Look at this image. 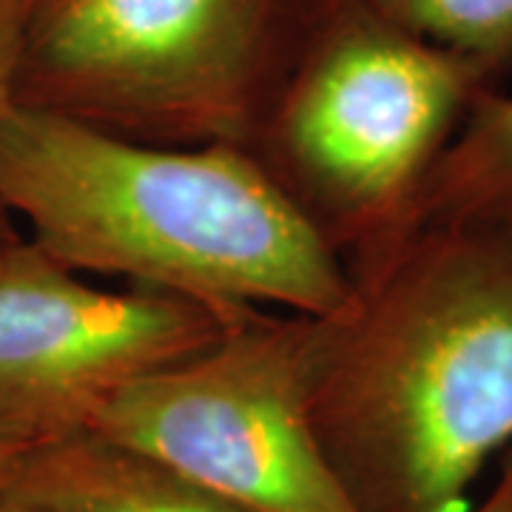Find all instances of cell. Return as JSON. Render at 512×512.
<instances>
[{"mask_svg": "<svg viewBox=\"0 0 512 512\" xmlns=\"http://www.w3.org/2000/svg\"><path fill=\"white\" fill-rule=\"evenodd\" d=\"M0 512H49V510H43V507H37V504H32V501H26V498H20V495L3 490V493H0Z\"/></svg>", "mask_w": 512, "mask_h": 512, "instance_id": "4fadbf2b", "label": "cell"}, {"mask_svg": "<svg viewBox=\"0 0 512 512\" xmlns=\"http://www.w3.org/2000/svg\"><path fill=\"white\" fill-rule=\"evenodd\" d=\"M32 0H0V120L18 106V72L23 29ZM18 234V225L0 205V237Z\"/></svg>", "mask_w": 512, "mask_h": 512, "instance_id": "30bf717a", "label": "cell"}, {"mask_svg": "<svg viewBox=\"0 0 512 512\" xmlns=\"http://www.w3.org/2000/svg\"><path fill=\"white\" fill-rule=\"evenodd\" d=\"M9 493L49 512H248L92 433L43 441Z\"/></svg>", "mask_w": 512, "mask_h": 512, "instance_id": "52a82bcc", "label": "cell"}, {"mask_svg": "<svg viewBox=\"0 0 512 512\" xmlns=\"http://www.w3.org/2000/svg\"><path fill=\"white\" fill-rule=\"evenodd\" d=\"M316 316L313 416L359 512H470L512 447V225L421 222Z\"/></svg>", "mask_w": 512, "mask_h": 512, "instance_id": "6da1fadb", "label": "cell"}, {"mask_svg": "<svg viewBox=\"0 0 512 512\" xmlns=\"http://www.w3.org/2000/svg\"><path fill=\"white\" fill-rule=\"evenodd\" d=\"M333 3H339V0H308V12L313 15H319L322 9H328V6H333Z\"/></svg>", "mask_w": 512, "mask_h": 512, "instance_id": "5bb4252c", "label": "cell"}, {"mask_svg": "<svg viewBox=\"0 0 512 512\" xmlns=\"http://www.w3.org/2000/svg\"><path fill=\"white\" fill-rule=\"evenodd\" d=\"M43 441L46 436H40L32 427L0 419V493L18 481L23 464Z\"/></svg>", "mask_w": 512, "mask_h": 512, "instance_id": "8fae6325", "label": "cell"}, {"mask_svg": "<svg viewBox=\"0 0 512 512\" xmlns=\"http://www.w3.org/2000/svg\"><path fill=\"white\" fill-rule=\"evenodd\" d=\"M316 316L256 311L131 382L92 433L248 512H359L313 416Z\"/></svg>", "mask_w": 512, "mask_h": 512, "instance_id": "5b68a950", "label": "cell"}, {"mask_svg": "<svg viewBox=\"0 0 512 512\" xmlns=\"http://www.w3.org/2000/svg\"><path fill=\"white\" fill-rule=\"evenodd\" d=\"M421 222L512 225V92L478 94L421 191Z\"/></svg>", "mask_w": 512, "mask_h": 512, "instance_id": "ba28073f", "label": "cell"}, {"mask_svg": "<svg viewBox=\"0 0 512 512\" xmlns=\"http://www.w3.org/2000/svg\"><path fill=\"white\" fill-rule=\"evenodd\" d=\"M470 512H512V447L495 464V478L490 490L478 495Z\"/></svg>", "mask_w": 512, "mask_h": 512, "instance_id": "7c38bea8", "label": "cell"}, {"mask_svg": "<svg viewBox=\"0 0 512 512\" xmlns=\"http://www.w3.org/2000/svg\"><path fill=\"white\" fill-rule=\"evenodd\" d=\"M245 316L177 293L100 288L32 237H0V419L46 439L86 433L114 393Z\"/></svg>", "mask_w": 512, "mask_h": 512, "instance_id": "8992f818", "label": "cell"}, {"mask_svg": "<svg viewBox=\"0 0 512 512\" xmlns=\"http://www.w3.org/2000/svg\"><path fill=\"white\" fill-rule=\"evenodd\" d=\"M0 205L72 271L228 316H330L353 274L251 146H157L55 111L0 120Z\"/></svg>", "mask_w": 512, "mask_h": 512, "instance_id": "7a4b0ae2", "label": "cell"}, {"mask_svg": "<svg viewBox=\"0 0 512 512\" xmlns=\"http://www.w3.org/2000/svg\"><path fill=\"white\" fill-rule=\"evenodd\" d=\"M490 77L367 0H339L308 20L262 120L271 171L350 268L413 228L424 185Z\"/></svg>", "mask_w": 512, "mask_h": 512, "instance_id": "3957f363", "label": "cell"}, {"mask_svg": "<svg viewBox=\"0 0 512 512\" xmlns=\"http://www.w3.org/2000/svg\"><path fill=\"white\" fill-rule=\"evenodd\" d=\"M308 0H32L18 103L157 146H251Z\"/></svg>", "mask_w": 512, "mask_h": 512, "instance_id": "277c9868", "label": "cell"}, {"mask_svg": "<svg viewBox=\"0 0 512 512\" xmlns=\"http://www.w3.org/2000/svg\"><path fill=\"white\" fill-rule=\"evenodd\" d=\"M387 18L495 74L512 63V0H367Z\"/></svg>", "mask_w": 512, "mask_h": 512, "instance_id": "9c48e42d", "label": "cell"}]
</instances>
